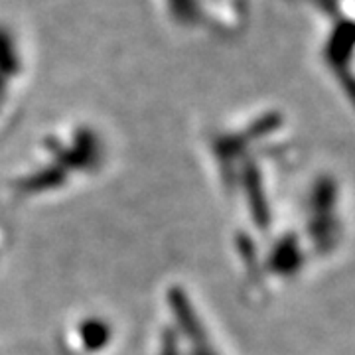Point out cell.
Masks as SVG:
<instances>
[{
	"instance_id": "obj_1",
	"label": "cell",
	"mask_w": 355,
	"mask_h": 355,
	"mask_svg": "<svg viewBox=\"0 0 355 355\" xmlns=\"http://www.w3.org/2000/svg\"><path fill=\"white\" fill-rule=\"evenodd\" d=\"M111 162V150L97 132L46 137L6 178L4 193L18 205L53 202L93 186Z\"/></svg>"
},
{
	"instance_id": "obj_3",
	"label": "cell",
	"mask_w": 355,
	"mask_h": 355,
	"mask_svg": "<svg viewBox=\"0 0 355 355\" xmlns=\"http://www.w3.org/2000/svg\"><path fill=\"white\" fill-rule=\"evenodd\" d=\"M116 336V324L109 314L81 312L65 322L60 331V345L67 355H109Z\"/></svg>"
},
{
	"instance_id": "obj_2",
	"label": "cell",
	"mask_w": 355,
	"mask_h": 355,
	"mask_svg": "<svg viewBox=\"0 0 355 355\" xmlns=\"http://www.w3.org/2000/svg\"><path fill=\"white\" fill-rule=\"evenodd\" d=\"M153 355H229L207 306L190 284L172 280L162 286L154 308Z\"/></svg>"
}]
</instances>
